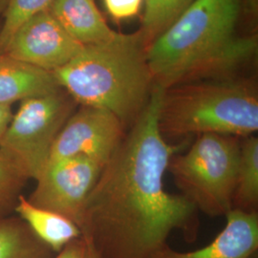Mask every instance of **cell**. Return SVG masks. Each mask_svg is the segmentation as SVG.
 Segmentation results:
<instances>
[{"mask_svg": "<svg viewBox=\"0 0 258 258\" xmlns=\"http://www.w3.org/2000/svg\"><path fill=\"white\" fill-rule=\"evenodd\" d=\"M12 118H13V113H12L11 106L0 104V144L6 133V130L9 126Z\"/></svg>", "mask_w": 258, "mask_h": 258, "instance_id": "21", "label": "cell"}, {"mask_svg": "<svg viewBox=\"0 0 258 258\" xmlns=\"http://www.w3.org/2000/svg\"><path fill=\"white\" fill-rule=\"evenodd\" d=\"M77 105L62 88L22 101L13 115L0 150L28 179L37 180L48 163L55 139Z\"/></svg>", "mask_w": 258, "mask_h": 258, "instance_id": "6", "label": "cell"}, {"mask_svg": "<svg viewBox=\"0 0 258 258\" xmlns=\"http://www.w3.org/2000/svg\"><path fill=\"white\" fill-rule=\"evenodd\" d=\"M104 165L83 156L48 163L28 199L34 206L58 213L80 228L86 200Z\"/></svg>", "mask_w": 258, "mask_h": 258, "instance_id": "7", "label": "cell"}, {"mask_svg": "<svg viewBox=\"0 0 258 258\" xmlns=\"http://www.w3.org/2000/svg\"><path fill=\"white\" fill-rule=\"evenodd\" d=\"M55 254L19 217L0 218V258H53Z\"/></svg>", "mask_w": 258, "mask_h": 258, "instance_id": "15", "label": "cell"}, {"mask_svg": "<svg viewBox=\"0 0 258 258\" xmlns=\"http://www.w3.org/2000/svg\"><path fill=\"white\" fill-rule=\"evenodd\" d=\"M194 0H145L146 8L141 29L148 44L165 32Z\"/></svg>", "mask_w": 258, "mask_h": 258, "instance_id": "16", "label": "cell"}, {"mask_svg": "<svg viewBox=\"0 0 258 258\" xmlns=\"http://www.w3.org/2000/svg\"><path fill=\"white\" fill-rule=\"evenodd\" d=\"M148 46L142 30L118 33L108 40L83 45L53 74L78 105L109 111L127 130L147 105L154 86Z\"/></svg>", "mask_w": 258, "mask_h": 258, "instance_id": "3", "label": "cell"}, {"mask_svg": "<svg viewBox=\"0 0 258 258\" xmlns=\"http://www.w3.org/2000/svg\"><path fill=\"white\" fill-rule=\"evenodd\" d=\"M239 153L240 138L203 134L185 152L171 157L167 171L198 212L226 216L233 209Z\"/></svg>", "mask_w": 258, "mask_h": 258, "instance_id": "5", "label": "cell"}, {"mask_svg": "<svg viewBox=\"0 0 258 258\" xmlns=\"http://www.w3.org/2000/svg\"><path fill=\"white\" fill-rule=\"evenodd\" d=\"M242 0H194L152 40L147 60L154 83H180L238 77L257 52V38L239 36Z\"/></svg>", "mask_w": 258, "mask_h": 258, "instance_id": "2", "label": "cell"}, {"mask_svg": "<svg viewBox=\"0 0 258 258\" xmlns=\"http://www.w3.org/2000/svg\"><path fill=\"white\" fill-rule=\"evenodd\" d=\"M88 243V242H87ZM88 245H89V243H88ZM89 249H90V258H98V256L96 255V253H95V251L93 250L92 248H91V246L89 245Z\"/></svg>", "mask_w": 258, "mask_h": 258, "instance_id": "22", "label": "cell"}, {"mask_svg": "<svg viewBox=\"0 0 258 258\" xmlns=\"http://www.w3.org/2000/svg\"><path fill=\"white\" fill-rule=\"evenodd\" d=\"M233 209L244 212H257L258 138L254 135L240 138Z\"/></svg>", "mask_w": 258, "mask_h": 258, "instance_id": "14", "label": "cell"}, {"mask_svg": "<svg viewBox=\"0 0 258 258\" xmlns=\"http://www.w3.org/2000/svg\"><path fill=\"white\" fill-rule=\"evenodd\" d=\"M53 0H6L0 28V53H4L15 33L27 20L49 9Z\"/></svg>", "mask_w": 258, "mask_h": 258, "instance_id": "17", "label": "cell"}, {"mask_svg": "<svg viewBox=\"0 0 258 258\" xmlns=\"http://www.w3.org/2000/svg\"><path fill=\"white\" fill-rule=\"evenodd\" d=\"M59 89L53 72L0 53V104L11 106Z\"/></svg>", "mask_w": 258, "mask_h": 258, "instance_id": "11", "label": "cell"}, {"mask_svg": "<svg viewBox=\"0 0 258 258\" xmlns=\"http://www.w3.org/2000/svg\"><path fill=\"white\" fill-rule=\"evenodd\" d=\"M164 90L154 83L86 200L80 230L98 258H151L173 231H182L187 242L197 238L198 211L165 188L171 157L188 143L170 144L160 133Z\"/></svg>", "mask_w": 258, "mask_h": 258, "instance_id": "1", "label": "cell"}, {"mask_svg": "<svg viewBox=\"0 0 258 258\" xmlns=\"http://www.w3.org/2000/svg\"><path fill=\"white\" fill-rule=\"evenodd\" d=\"M53 258H90V249L83 236L71 241Z\"/></svg>", "mask_w": 258, "mask_h": 258, "instance_id": "20", "label": "cell"}, {"mask_svg": "<svg viewBox=\"0 0 258 258\" xmlns=\"http://www.w3.org/2000/svg\"><path fill=\"white\" fill-rule=\"evenodd\" d=\"M125 132L121 121L109 111L80 106L58 133L48 163L83 156L105 165Z\"/></svg>", "mask_w": 258, "mask_h": 258, "instance_id": "8", "label": "cell"}, {"mask_svg": "<svg viewBox=\"0 0 258 258\" xmlns=\"http://www.w3.org/2000/svg\"><path fill=\"white\" fill-rule=\"evenodd\" d=\"M144 0H103L104 8L115 20H124L137 16Z\"/></svg>", "mask_w": 258, "mask_h": 258, "instance_id": "19", "label": "cell"}, {"mask_svg": "<svg viewBox=\"0 0 258 258\" xmlns=\"http://www.w3.org/2000/svg\"><path fill=\"white\" fill-rule=\"evenodd\" d=\"M14 212L55 253L82 236L80 228L74 222L58 213L34 206L22 194L19 196Z\"/></svg>", "mask_w": 258, "mask_h": 258, "instance_id": "13", "label": "cell"}, {"mask_svg": "<svg viewBox=\"0 0 258 258\" xmlns=\"http://www.w3.org/2000/svg\"><path fill=\"white\" fill-rule=\"evenodd\" d=\"M226 225L210 244L191 251H179L168 245L151 258H250L257 253L258 213L231 210Z\"/></svg>", "mask_w": 258, "mask_h": 258, "instance_id": "10", "label": "cell"}, {"mask_svg": "<svg viewBox=\"0 0 258 258\" xmlns=\"http://www.w3.org/2000/svg\"><path fill=\"white\" fill-rule=\"evenodd\" d=\"M27 180L20 167L0 150V218L15 210Z\"/></svg>", "mask_w": 258, "mask_h": 258, "instance_id": "18", "label": "cell"}, {"mask_svg": "<svg viewBox=\"0 0 258 258\" xmlns=\"http://www.w3.org/2000/svg\"><path fill=\"white\" fill-rule=\"evenodd\" d=\"M48 11L65 31L83 45L115 37L95 0H53Z\"/></svg>", "mask_w": 258, "mask_h": 258, "instance_id": "12", "label": "cell"}, {"mask_svg": "<svg viewBox=\"0 0 258 258\" xmlns=\"http://www.w3.org/2000/svg\"><path fill=\"white\" fill-rule=\"evenodd\" d=\"M83 47L46 10L19 28L4 53L54 72L74 58Z\"/></svg>", "mask_w": 258, "mask_h": 258, "instance_id": "9", "label": "cell"}, {"mask_svg": "<svg viewBox=\"0 0 258 258\" xmlns=\"http://www.w3.org/2000/svg\"><path fill=\"white\" fill-rule=\"evenodd\" d=\"M159 130L170 144L203 134L245 138L258 130L257 85L234 77L180 83L164 90Z\"/></svg>", "mask_w": 258, "mask_h": 258, "instance_id": "4", "label": "cell"}]
</instances>
